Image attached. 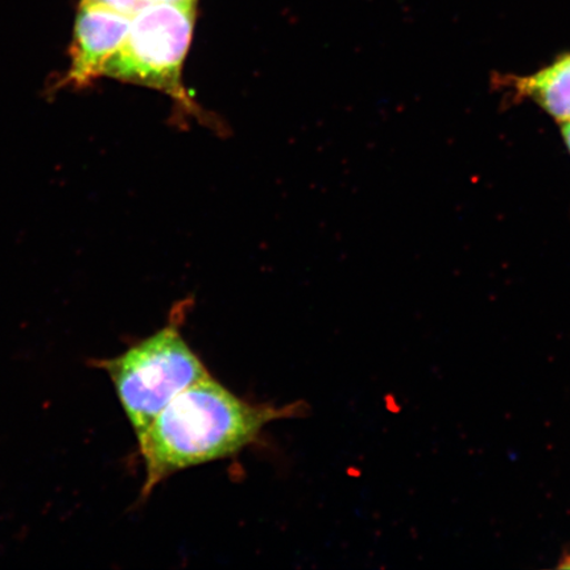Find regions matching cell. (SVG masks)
Here are the masks:
<instances>
[{"instance_id":"5","label":"cell","mask_w":570,"mask_h":570,"mask_svg":"<svg viewBox=\"0 0 570 570\" xmlns=\"http://www.w3.org/2000/svg\"><path fill=\"white\" fill-rule=\"evenodd\" d=\"M495 85L515 102L531 101L556 122H570V52L531 75H498Z\"/></svg>"},{"instance_id":"6","label":"cell","mask_w":570,"mask_h":570,"mask_svg":"<svg viewBox=\"0 0 570 570\" xmlns=\"http://www.w3.org/2000/svg\"><path fill=\"white\" fill-rule=\"evenodd\" d=\"M85 3L101 4L109 9L126 13V16H135L142 7H146L147 0H83Z\"/></svg>"},{"instance_id":"9","label":"cell","mask_w":570,"mask_h":570,"mask_svg":"<svg viewBox=\"0 0 570 570\" xmlns=\"http://www.w3.org/2000/svg\"><path fill=\"white\" fill-rule=\"evenodd\" d=\"M564 567H566V568H570V562H569V564H568V566H564Z\"/></svg>"},{"instance_id":"2","label":"cell","mask_w":570,"mask_h":570,"mask_svg":"<svg viewBox=\"0 0 570 570\" xmlns=\"http://www.w3.org/2000/svg\"><path fill=\"white\" fill-rule=\"evenodd\" d=\"M95 365L111 377L138 440L177 395L210 375L177 323L167 324L116 358Z\"/></svg>"},{"instance_id":"3","label":"cell","mask_w":570,"mask_h":570,"mask_svg":"<svg viewBox=\"0 0 570 570\" xmlns=\"http://www.w3.org/2000/svg\"><path fill=\"white\" fill-rule=\"evenodd\" d=\"M195 20L196 3L142 7L132 16L124 46L107 63L105 76L160 90L185 107L194 106L181 78Z\"/></svg>"},{"instance_id":"4","label":"cell","mask_w":570,"mask_h":570,"mask_svg":"<svg viewBox=\"0 0 570 570\" xmlns=\"http://www.w3.org/2000/svg\"><path fill=\"white\" fill-rule=\"evenodd\" d=\"M130 16L101 4L82 2L78 12L70 68L63 83L83 88L105 76L131 26Z\"/></svg>"},{"instance_id":"7","label":"cell","mask_w":570,"mask_h":570,"mask_svg":"<svg viewBox=\"0 0 570 570\" xmlns=\"http://www.w3.org/2000/svg\"><path fill=\"white\" fill-rule=\"evenodd\" d=\"M561 137L564 140V145L570 154V122L561 125Z\"/></svg>"},{"instance_id":"1","label":"cell","mask_w":570,"mask_h":570,"mask_svg":"<svg viewBox=\"0 0 570 570\" xmlns=\"http://www.w3.org/2000/svg\"><path fill=\"white\" fill-rule=\"evenodd\" d=\"M297 412L295 404H249L212 375L203 377L177 395L138 440L146 465L141 498L181 470L233 458L269 423Z\"/></svg>"},{"instance_id":"8","label":"cell","mask_w":570,"mask_h":570,"mask_svg":"<svg viewBox=\"0 0 570 570\" xmlns=\"http://www.w3.org/2000/svg\"><path fill=\"white\" fill-rule=\"evenodd\" d=\"M147 3H197V0H147Z\"/></svg>"}]
</instances>
